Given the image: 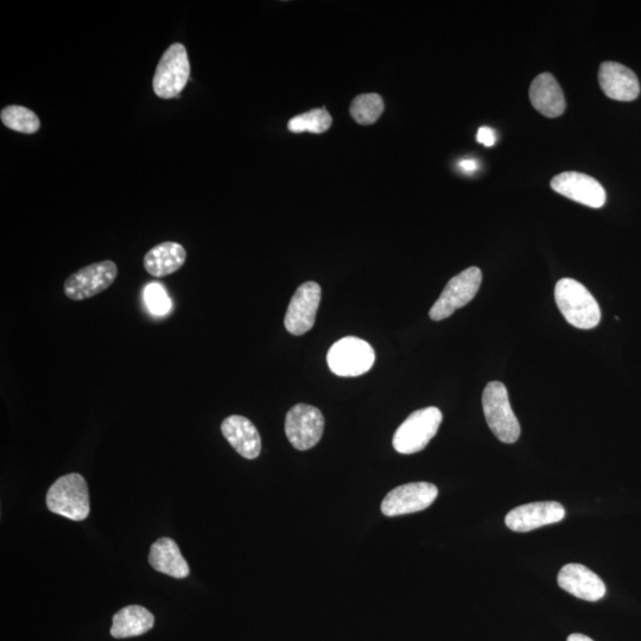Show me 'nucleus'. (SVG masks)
Segmentation results:
<instances>
[{"mask_svg":"<svg viewBox=\"0 0 641 641\" xmlns=\"http://www.w3.org/2000/svg\"><path fill=\"white\" fill-rule=\"evenodd\" d=\"M118 276L112 260L94 263L76 271L65 283V294L72 301H84L110 288Z\"/></svg>","mask_w":641,"mask_h":641,"instance_id":"9","label":"nucleus"},{"mask_svg":"<svg viewBox=\"0 0 641 641\" xmlns=\"http://www.w3.org/2000/svg\"><path fill=\"white\" fill-rule=\"evenodd\" d=\"M222 435L237 453L247 460H255L262 452V439L256 425L249 418L233 415L221 424Z\"/></svg>","mask_w":641,"mask_h":641,"instance_id":"16","label":"nucleus"},{"mask_svg":"<svg viewBox=\"0 0 641 641\" xmlns=\"http://www.w3.org/2000/svg\"><path fill=\"white\" fill-rule=\"evenodd\" d=\"M555 300L569 325L579 329H593L599 326L601 310L598 301L585 285L575 279L563 278L557 282Z\"/></svg>","mask_w":641,"mask_h":641,"instance_id":"1","label":"nucleus"},{"mask_svg":"<svg viewBox=\"0 0 641 641\" xmlns=\"http://www.w3.org/2000/svg\"><path fill=\"white\" fill-rule=\"evenodd\" d=\"M437 495L439 490L429 482H412L399 486L386 495L382 503V512L386 517L420 512L428 509Z\"/></svg>","mask_w":641,"mask_h":641,"instance_id":"10","label":"nucleus"},{"mask_svg":"<svg viewBox=\"0 0 641 641\" xmlns=\"http://www.w3.org/2000/svg\"><path fill=\"white\" fill-rule=\"evenodd\" d=\"M3 124L6 128L25 133V135H34L40 130L41 122L36 113L27 109V107L12 105L5 107L0 113Z\"/></svg>","mask_w":641,"mask_h":641,"instance_id":"21","label":"nucleus"},{"mask_svg":"<svg viewBox=\"0 0 641 641\" xmlns=\"http://www.w3.org/2000/svg\"><path fill=\"white\" fill-rule=\"evenodd\" d=\"M321 303V287L315 282H307L296 290L291 298L284 325L293 335H303L313 329L317 310Z\"/></svg>","mask_w":641,"mask_h":641,"instance_id":"11","label":"nucleus"},{"mask_svg":"<svg viewBox=\"0 0 641 641\" xmlns=\"http://www.w3.org/2000/svg\"><path fill=\"white\" fill-rule=\"evenodd\" d=\"M384 112V101L379 94H363L353 100L351 114L361 125L376 123Z\"/></svg>","mask_w":641,"mask_h":641,"instance_id":"22","label":"nucleus"},{"mask_svg":"<svg viewBox=\"0 0 641 641\" xmlns=\"http://www.w3.org/2000/svg\"><path fill=\"white\" fill-rule=\"evenodd\" d=\"M567 641H594L593 639H590L587 636H583V634L579 633H574L569 636Z\"/></svg>","mask_w":641,"mask_h":641,"instance_id":"27","label":"nucleus"},{"mask_svg":"<svg viewBox=\"0 0 641 641\" xmlns=\"http://www.w3.org/2000/svg\"><path fill=\"white\" fill-rule=\"evenodd\" d=\"M333 119L325 109H315L290 120L288 128L291 132L323 133L332 126Z\"/></svg>","mask_w":641,"mask_h":641,"instance_id":"23","label":"nucleus"},{"mask_svg":"<svg viewBox=\"0 0 641 641\" xmlns=\"http://www.w3.org/2000/svg\"><path fill=\"white\" fill-rule=\"evenodd\" d=\"M551 188L569 200L581 203L590 208L605 206L607 194L600 182L592 176L567 171L557 175L551 181Z\"/></svg>","mask_w":641,"mask_h":641,"instance_id":"12","label":"nucleus"},{"mask_svg":"<svg viewBox=\"0 0 641 641\" xmlns=\"http://www.w3.org/2000/svg\"><path fill=\"white\" fill-rule=\"evenodd\" d=\"M149 563L158 573L174 579H186L189 575V566L181 554L179 545L171 538L158 539L151 545Z\"/></svg>","mask_w":641,"mask_h":641,"instance_id":"18","label":"nucleus"},{"mask_svg":"<svg viewBox=\"0 0 641 641\" xmlns=\"http://www.w3.org/2000/svg\"><path fill=\"white\" fill-rule=\"evenodd\" d=\"M187 252L180 244L165 241L144 257V268L154 277H165L179 271L186 263Z\"/></svg>","mask_w":641,"mask_h":641,"instance_id":"19","label":"nucleus"},{"mask_svg":"<svg viewBox=\"0 0 641 641\" xmlns=\"http://www.w3.org/2000/svg\"><path fill=\"white\" fill-rule=\"evenodd\" d=\"M145 301L151 313L165 315L171 308L170 298L161 284L152 283L145 288Z\"/></svg>","mask_w":641,"mask_h":641,"instance_id":"24","label":"nucleus"},{"mask_svg":"<svg viewBox=\"0 0 641 641\" xmlns=\"http://www.w3.org/2000/svg\"><path fill=\"white\" fill-rule=\"evenodd\" d=\"M325 430V417L315 406L297 404L285 418V434L298 450H308L320 442Z\"/></svg>","mask_w":641,"mask_h":641,"instance_id":"8","label":"nucleus"},{"mask_svg":"<svg viewBox=\"0 0 641 641\" xmlns=\"http://www.w3.org/2000/svg\"><path fill=\"white\" fill-rule=\"evenodd\" d=\"M599 84L608 98L617 101H633L640 94L637 75L630 68L618 62L602 63L599 71Z\"/></svg>","mask_w":641,"mask_h":641,"instance_id":"15","label":"nucleus"},{"mask_svg":"<svg viewBox=\"0 0 641 641\" xmlns=\"http://www.w3.org/2000/svg\"><path fill=\"white\" fill-rule=\"evenodd\" d=\"M566 510L556 501H542L516 507L507 513L505 523L514 532H529L562 522Z\"/></svg>","mask_w":641,"mask_h":641,"instance_id":"13","label":"nucleus"},{"mask_svg":"<svg viewBox=\"0 0 641 641\" xmlns=\"http://www.w3.org/2000/svg\"><path fill=\"white\" fill-rule=\"evenodd\" d=\"M190 75V65L186 47L174 43L161 57L154 76V91L157 97L173 99L180 97Z\"/></svg>","mask_w":641,"mask_h":641,"instance_id":"6","label":"nucleus"},{"mask_svg":"<svg viewBox=\"0 0 641 641\" xmlns=\"http://www.w3.org/2000/svg\"><path fill=\"white\" fill-rule=\"evenodd\" d=\"M482 409H484L488 427L499 441L507 444L518 441L520 424L514 415L509 392L503 383L487 384L482 393Z\"/></svg>","mask_w":641,"mask_h":641,"instance_id":"3","label":"nucleus"},{"mask_svg":"<svg viewBox=\"0 0 641 641\" xmlns=\"http://www.w3.org/2000/svg\"><path fill=\"white\" fill-rule=\"evenodd\" d=\"M442 420V412L435 406L412 412L393 436V448L404 455L422 452L436 436Z\"/></svg>","mask_w":641,"mask_h":641,"instance_id":"4","label":"nucleus"},{"mask_svg":"<svg viewBox=\"0 0 641 641\" xmlns=\"http://www.w3.org/2000/svg\"><path fill=\"white\" fill-rule=\"evenodd\" d=\"M458 167L463 171V173L472 174L474 171H477L479 168V163L477 160H462L459 162Z\"/></svg>","mask_w":641,"mask_h":641,"instance_id":"26","label":"nucleus"},{"mask_svg":"<svg viewBox=\"0 0 641 641\" xmlns=\"http://www.w3.org/2000/svg\"><path fill=\"white\" fill-rule=\"evenodd\" d=\"M50 512L81 522L90 516L91 503L87 482L81 474L71 473L57 479L47 493Z\"/></svg>","mask_w":641,"mask_h":641,"instance_id":"2","label":"nucleus"},{"mask_svg":"<svg viewBox=\"0 0 641 641\" xmlns=\"http://www.w3.org/2000/svg\"><path fill=\"white\" fill-rule=\"evenodd\" d=\"M530 100L535 109L548 118H557L566 111V98L554 75L543 73L532 81Z\"/></svg>","mask_w":641,"mask_h":641,"instance_id":"17","label":"nucleus"},{"mask_svg":"<svg viewBox=\"0 0 641 641\" xmlns=\"http://www.w3.org/2000/svg\"><path fill=\"white\" fill-rule=\"evenodd\" d=\"M154 624L155 617L147 608L128 606L114 615L111 634L116 639L138 637L149 632Z\"/></svg>","mask_w":641,"mask_h":641,"instance_id":"20","label":"nucleus"},{"mask_svg":"<svg viewBox=\"0 0 641 641\" xmlns=\"http://www.w3.org/2000/svg\"><path fill=\"white\" fill-rule=\"evenodd\" d=\"M376 353L367 341L346 336L335 342L327 354V363L336 376L359 377L371 370Z\"/></svg>","mask_w":641,"mask_h":641,"instance_id":"5","label":"nucleus"},{"mask_svg":"<svg viewBox=\"0 0 641 641\" xmlns=\"http://www.w3.org/2000/svg\"><path fill=\"white\" fill-rule=\"evenodd\" d=\"M481 282L482 272L475 266L450 279L439 300L430 309V319L434 321L446 320L456 310L467 306L477 296Z\"/></svg>","mask_w":641,"mask_h":641,"instance_id":"7","label":"nucleus"},{"mask_svg":"<svg viewBox=\"0 0 641 641\" xmlns=\"http://www.w3.org/2000/svg\"><path fill=\"white\" fill-rule=\"evenodd\" d=\"M477 141L478 143L485 145V147L491 148L495 142H497V135H495V131L493 129L487 128V126H482L478 131Z\"/></svg>","mask_w":641,"mask_h":641,"instance_id":"25","label":"nucleus"},{"mask_svg":"<svg viewBox=\"0 0 641 641\" xmlns=\"http://www.w3.org/2000/svg\"><path fill=\"white\" fill-rule=\"evenodd\" d=\"M558 585L575 598L590 602L599 601L606 595L605 582L582 564L564 566L557 579Z\"/></svg>","mask_w":641,"mask_h":641,"instance_id":"14","label":"nucleus"}]
</instances>
